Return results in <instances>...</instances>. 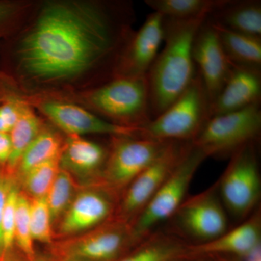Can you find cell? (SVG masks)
<instances>
[{
	"label": "cell",
	"instance_id": "cell-9",
	"mask_svg": "<svg viewBox=\"0 0 261 261\" xmlns=\"http://www.w3.org/2000/svg\"><path fill=\"white\" fill-rule=\"evenodd\" d=\"M18 96L68 136L137 137L140 130V128L118 126L69 101L49 96Z\"/></svg>",
	"mask_w": 261,
	"mask_h": 261
},
{
	"label": "cell",
	"instance_id": "cell-35",
	"mask_svg": "<svg viewBox=\"0 0 261 261\" xmlns=\"http://www.w3.org/2000/svg\"><path fill=\"white\" fill-rule=\"evenodd\" d=\"M5 94H0V103L3 102V99H4Z\"/></svg>",
	"mask_w": 261,
	"mask_h": 261
},
{
	"label": "cell",
	"instance_id": "cell-34",
	"mask_svg": "<svg viewBox=\"0 0 261 261\" xmlns=\"http://www.w3.org/2000/svg\"><path fill=\"white\" fill-rule=\"evenodd\" d=\"M241 257L243 261H261V245Z\"/></svg>",
	"mask_w": 261,
	"mask_h": 261
},
{
	"label": "cell",
	"instance_id": "cell-25",
	"mask_svg": "<svg viewBox=\"0 0 261 261\" xmlns=\"http://www.w3.org/2000/svg\"><path fill=\"white\" fill-rule=\"evenodd\" d=\"M75 184L71 174L60 169L46 195L51 220L65 214L74 199Z\"/></svg>",
	"mask_w": 261,
	"mask_h": 261
},
{
	"label": "cell",
	"instance_id": "cell-33",
	"mask_svg": "<svg viewBox=\"0 0 261 261\" xmlns=\"http://www.w3.org/2000/svg\"><path fill=\"white\" fill-rule=\"evenodd\" d=\"M11 151L12 145L10 134L0 132V164L8 163Z\"/></svg>",
	"mask_w": 261,
	"mask_h": 261
},
{
	"label": "cell",
	"instance_id": "cell-17",
	"mask_svg": "<svg viewBox=\"0 0 261 261\" xmlns=\"http://www.w3.org/2000/svg\"><path fill=\"white\" fill-rule=\"evenodd\" d=\"M108 149L97 142L78 136H69L62 149L60 165L70 174L100 176Z\"/></svg>",
	"mask_w": 261,
	"mask_h": 261
},
{
	"label": "cell",
	"instance_id": "cell-2",
	"mask_svg": "<svg viewBox=\"0 0 261 261\" xmlns=\"http://www.w3.org/2000/svg\"><path fill=\"white\" fill-rule=\"evenodd\" d=\"M207 17L186 20L164 18L165 45L147 74L152 119L167 109L195 79L194 41Z\"/></svg>",
	"mask_w": 261,
	"mask_h": 261
},
{
	"label": "cell",
	"instance_id": "cell-13",
	"mask_svg": "<svg viewBox=\"0 0 261 261\" xmlns=\"http://www.w3.org/2000/svg\"><path fill=\"white\" fill-rule=\"evenodd\" d=\"M163 21L164 17L153 12L133 32L118 61L114 78L147 76L163 42Z\"/></svg>",
	"mask_w": 261,
	"mask_h": 261
},
{
	"label": "cell",
	"instance_id": "cell-18",
	"mask_svg": "<svg viewBox=\"0 0 261 261\" xmlns=\"http://www.w3.org/2000/svg\"><path fill=\"white\" fill-rule=\"evenodd\" d=\"M128 243H130L129 227L113 221L75 243L72 254L87 260L109 261Z\"/></svg>",
	"mask_w": 261,
	"mask_h": 261
},
{
	"label": "cell",
	"instance_id": "cell-29",
	"mask_svg": "<svg viewBox=\"0 0 261 261\" xmlns=\"http://www.w3.org/2000/svg\"><path fill=\"white\" fill-rule=\"evenodd\" d=\"M32 4V2L0 1V36L13 34Z\"/></svg>",
	"mask_w": 261,
	"mask_h": 261
},
{
	"label": "cell",
	"instance_id": "cell-23",
	"mask_svg": "<svg viewBox=\"0 0 261 261\" xmlns=\"http://www.w3.org/2000/svg\"><path fill=\"white\" fill-rule=\"evenodd\" d=\"M63 145L58 134L42 128L19 161L18 167L20 175L23 176L38 165L60 157Z\"/></svg>",
	"mask_w": 261,
	"mask_h": 261
},
{
	"label": "cell",
	"instance_id": "cell-15",
	"mask_svg": "<svg viewBox=\"0 0 261 261\" xmlns=\"http://www.w3.org/2000/svg\"><path fill=\"white\" fill-rule=\"evenodd\" d=\"M111 195L102 188L81 192L65 211L61 232L73 234L102 224L114 211Z\"/></svg>",
	"mask_w": 261,
	"mask_h": 261
},
{
	"label": "cell",
	"instance_id": "cell-22",
	"mask_svg": "<svg viewBox=\"0 0 261 261\" xmlns=\"http://www.w3.org/2000/svg\"><path fill=\"white\" fill-rule=\"evenodd\" d=\"M20 99H21L20 116L10 132L12 151L7 164L11 169L18 166L23 152L42 128V121L35 109L24 102L21 98Z\"/></svg>",
	"mask_w": 261,
	"mask_h": 261
},
{
	"label": "cell",
	"instance_id": "cell-5",
	"mask_svg": "<svg viewBox=\"0 0 261 261\" xmlns=\"http://www.w3.org/2000/svg\"><path fill=\"white\" fill-rule=\"evenodd\" d=\"M206 159L204 152L192 143L148 205L130 224V243H142L155 231L160 224L173 217L185 201L197 169Z\"/></svg>",
	"mask_w": 261,
	"mask_h": 261
},
{
	"label": "cell",
	"instance_id": "cell-30",
	"mask_svg": "<svg viewBox=\"0 0 261 261\" xmlns=\"http://www.w3.org/2000/svg\"><path fill=\"white\" fill-rule=\"evenodd\" d=\"M18 195V189L14 185L11 184L5 202L2 220V232L4 251L8 250L15 241V212Z\"/></svg>",
	"mask_w": 261,
	"mask_h": 261
},
{
	"label": "cell",
	"instance_id": "cell-4",
	"mask_svg": "<svg viewBox=\"0 0 261 261\" xmlns=\"http://www.w3.org/2000/svg\"><path fill=\"white\" fill-rule=\"evenodd\" d=\"M211 102L200 75L159 116L139 130L137 137L162 142H192L210 118Z\"/></svg>",
	"mask_w": 261,
	"mask_h": 261
},
{
	"label": "cell",
	"instance_id": "cell-26",
	"mask_svg": "<svg viewBox=\"0 0 261 261\" xmlns=\"http://www.w3.org/2000/svg\"><path fill=\"white\" fill-rule=\"evenodd\" d=\"M60 157L38 165L22 176L25 190L34 198H39L47 195L57 174L61 169Z\"/></svg>",
	"mask_w": 261,
	"mask_h": 261
},
{
	"label": "cell",
	"instance_id": "cell-24",
	"mask_svg": "<svg viewBox=\"0 0 261 261\" xmlns=\"http://www.w3.org/2000/svg\"><path fill=\"white\" fill-rule=\"evenodd\" d=\"M221 0H146L147 6L164 18L193 19L208 16Z\"/></svg>",
	"mask_w": 261,
	"mask_h": 261
},
{
	"label": "cell",
	"instance_id": "cell-28",
	"mask_svg": "<svg viewBox=\"0 0 261 261\" xmlns=\"http://www.w3.org/2000/svg\"><path fill=\"white\" fill-rule=\"evenodd\" d=\"M30 202L27 197L19 193L17 200L15 221V240L22 251L29 257L34 256V246L31 233Z\"/></svg>",
	"mask_w": 261,
	"mask_h": 261
},
{
	"label": "cell",
	"instance_id": "cell-6",
	"mask_svg": "<svg viewBox=\"0 0 261 261\" xmlns=\"http://www.w3.org/2000/svg\"><path fill=\"white\" fill-rule=\"evenodd\" d=\"M261 133L260 103L234 112L211 117L192 143L206 157H231L257 143Z\"/></svg>",
	"mask_w": 261,
	"mask_h": 261
},
{
	"label": "cell",
	"instance_id": "cell-3",
	"mask_svg": "<svg viewBox=\"0 0 261 261\" xmlns=\"http://www.w3.org/2000/svg\"><path fill=\"white\" fill-rule=\"evenodd\" d=\"M49 97L80 105L118 126L140 128L152 120L147 76L115 77L87 90Z\"/></svg>",
	"mask_w": 261,
	"mask_h": 261
},
{
	"label": "cell",
	"instance_id": "cell-32",
	"mask_svg": "<svg viewBox=\"0 0 261 261\" xmlns=\"http://www.w3.org/2000/svg\"><path fill=\"white\" fill-rule=\"evenodd\" d=\"M10 183L8 178L0 175V254L4 251V247H3V232H2V220H3V211L6 202L7 197H8V192H9Z\"/></svg>",
	"mask_w": 261,
	"mask_h": 261
},
{
	"label": "cell",
	"instance_id": "cell-12",
	"mask_svg": "<svg viewBox=\"0 0 261 261\" xmlns=\"http://www.w3.org/2000/svg\"><path fill=\"white\" fill-rule=\"evenodd\" d=\"M192 56L211 105L222 90L234 64L226 56L208 16L196 35Z\"/></svg>",
	"mask_w": 261,
	"mask_h": 261
},
{
	"label": "cell",
	"instance_id": "cell-16",
	"mask_svg": "<svg viewBox=\"0 0 261 261\" xmlns=\"http://www.w3.org/2000/svg\"><path fill=\"white\" fill-rule=\"evenodd\" d=\"M261 245V216L256 211L236 228L227 230L219 238L207 243L189 245L187 254L191 255L231 254L243 257Z\"/></svg>",
	"mask_w": 261,
	"mask_h": 261
},
{
	"label": "cell",
	"instance_id": "cell-14",
	"mask_svg": "<svg viewBox=\"0 0 261 261\" xmlns=\"http://www.w3.org/2000/svg\"><path fill=\"white\" fill-rule=\"evenodd\" d=\"M261 69L233 65L226 84L210 106V118L260 103Z\"/></svg>",
	"mask_w": 261,
	"mask_h": 261
},
{
	"label": "cell",
	"instance_id": "cell-27",
	"mask_svg": "<svg viewBox=\"0 0 261 261\" xmlns=\"http://www.w3.org/2000/svg\"><path fill=\"white\" fill-rule=\"evenodd\" d=\"M29 219L33 240L50 243L53 220L46 197L34 198L30 202Z\"/></svg>",
	"mask_w": 261,
	"mask_h": 261
},
{
	"label": "cell",
	"instance_id": "cell-21",
	"mask_svg": "<svg viewBox=\"0 0 261 261\" xmlns=\"http://www.w3.org/2000/svg\"><path fill=\"white\" fill-rule=\"evenodd\" d=\"M211 20L219 34L225 53L231 63L261 69L260 37L233 32L214 23L211 19Z\"/></svg>",
	"mask_w": 261,
	"mask_h": 261
},
{
	"label": "cell",
	"instance_id": "cell-11",
	"mask_svg": "<svg viewBox=\"0 0 261 261\" xmlns=\"http://www.w3.org/2000/svg\"><path fill=\"white\" fill-rule=\"evenodd\" d=\"M180 232L207 243L227 231L228 218L218 191L217 183L198 195L185 199L173 217Z\"/></svg>",
	"mask_w": 261,
	"mask_h": 261
},
{
	"label": "cell",
	"instance_id": "cell-36",
	"mask_svg": "<svg viewBox=\"0 0 261 261\" xmlns=\"http://www.w3.org/2000/svg\"><path fill=\"white\" fill-rule=\"evenodd\" d=\"M178 259H177V261H178ZM173 261H176V260H173ZM183 261H197V260H183Z\"/></svg>",
	"mask_w": 261,
	"mask_h": 261
},
{
	"label": "cell",
	"instance_id": "cell-8",
	"mask_svg": "<svg viewBox=\"0 0 261 261\" xmlns=\"http://www.w3.org/2000/svg\"><path fill=\"white\" fill-rule=\"evenodd\" d=\"M101 173V188L123 192L142 171L161 155L171 142L137 137H112Z\"/></svg>",
	"mask_w": 261,
	"mask_h": 261
},
{
	"label": "cell",
	"instance_id": "cell-1",
	"mask_svg": "<svg viewBox=\"0 0 261 261\" xmlns=\"http://www.w3.org/2000/svg\"><path fill=\"white\" fill-rule=\"evenodd\" d=\"M135 15L126 1L33 3L13 32L15 87L21 95H61L112 80Z\"/></svg>",
	"mask_w": 261,
	"mask_h": 261
},
{
	"label": "cell",
	"instance_id": "cell-10",
	"mask_svg": "<svg viewBox=\"0 0 261 261\" xmlns=\"http://www.w3.org/2000/svg\"><path fill=\"white\" fill-rule=\"evenodd\" d=\"M191 144L186 142H171L168 144L161 155L123 192L115 221L129 227L177 166Z\"/></svg>",
	"mask_w": 261,
	"mask_h": 261
},
{
	"label": "cell",
	"instance_id": "cell-7",
	"mask_svg": "<svg viewBox=\"0 0 261 261\" xmlns=\"http://www.w3.org/2000/svg\"><path fill=\"white\" fill-rule=\"evenodd\" d=\"M257 143L245 146L232 154L217 182L220 198L226 212L238 219L247 217L260 200L261 178Z\"/></svg>",
	"mask_w": 261,
	"mask_h": 261
},
{
	"label": "cell",
	"instance_id": "cell-31",
	"mask_svg": "<svg viewBox=\"0 0 261 261\" xmlns=\"http://www.w3.org/2000/svg\"><path fill=\"white\" fill-rule=\"evenodd\" d=\"M21 99L18 94H5L0 103V132L10 134L18 121Z\"/></svg>",
	"mask_w": 261,
	"mask_h": 261
},
{
	"label": "cell",
	"instance_id": "cell-20",
	"mask_svg": "<svg viewBox=\"0 0 261 261\" xmlns=\"http://www.w3.org/2000/svg\"><path fill=\"white\" fill-rule=\"evenodd\" d=\"M176 233L155 231L134 253L120 261H173L187 255L189 245Z\"/></svg>",
	"mask_w": 261,
	"mask_h": 261
},
{
	"label": "cell",
	"instance_id": "cell-19",
	"mask_svg": "<svg viewBox=\"0 0 261 261\" xmlns=\"http://www.w3.org/2000/svg\"><path fill=\"white\" fill-rule=\"evenodd\" d=\"M208 17L233 32L261 38L260 0H221Z\"/></svg>",
	"mask_w": 261,
	"mask_h": 261
}]
</instances>
